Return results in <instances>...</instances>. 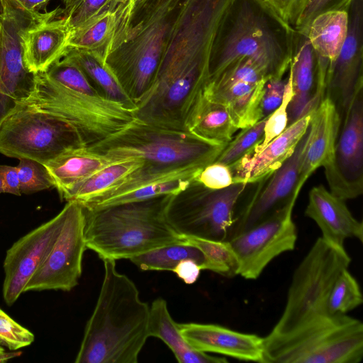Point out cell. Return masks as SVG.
Wrapping results in <instances>:
<instances>
[{
    "mask_svg": "<svg viewBox=\"0 0 363 363\" xmlns=\"http://www.w3.org/2000/svg\"><path fill=\"white\" fill-rule=\"evenodd\" d=\"M201 268L192 259H184L179 262L173 272L186 284L196 282L199 277Z\"/></svg>",
    "mask_w": 363,
    "mask_h": 363,
    "instance_id": "ee69618b",
    "label": "cell"
},
{
    "mask_svg": "<svg viewBox=\"0 0 363 363\" xmlns=\"http://www.w3.org/2000/svg\"><path fill=\"white\" fill-rule=\"evenodd\" d=\"M362 294L357 281L347 269H344L331 289L328 300V313L347 314L362 305Z\"/></svg>",
    "mask_w": 363,
    "mask_h": 363,
    "instance_id": "1f68e13d",
    "label": "cell"
},
{
    "mask_svg": "<svg viewBox=\"0 0 363 363\" xmlns=\"http://www.w3.org/2000/svg\"><path fill=\"white\" fill-rule=\"evenodd\" d=\"M4 193V187L1 179L0 178V194Z\"/></svg>",
    "mask_w": 363,
    "mask_h": 363,
    "instance_id": "c3c4849f",
    "label": "cell"
},
{
    "mask_svg": "<svg viewBox=\"0 0 363 363\" xmlns=\"http://www.w3.org/2000/svg\"><path fill=\"white\" fill-rule=\"evenodd\" d=\"M305 215L319 227L321 237L334 245L344 247L347 238L363 241L362 223L353 216L344 200L323 185L310 190Z\"/></svg>",
    "mask_w": 363,
    "mask_h": 363,
    "instance_id": "7402d4cb",
    "label": "cell"
},
{
    "mask_svg": "<svg viewBox=\"0 0 363 363\" xmlns=\"http://www.w3.org/2000/svg\"><path fill=\"white\" fill-rule=\"evenodd\" d=\"M182 240L199 248L208 262V270L226 277L238 275V261L229 241H218L181 235Z\"/></svg>",
    "mask_w": 363,
    "mask_h": 363,
    "instance_id": "4dcf8cb0",
    "label": "cell"
},
{
    "mask_svg": "<svg viewBox=\"0 0 363 363\" xmlns=\"http://www.w3.org/2000/svg\"><path fill=\"white\" fill-rule=\"evenodd\" d=\"M121 105L73 91L45 72L0 124V153L45 164L69 149L89 147L123 128Z\"/></svg>",
    "mask_w": 363,
    "mask_h": 363,
    "instance_id": "6da1fadb",
    "label": "cell"
},
{
    "mask_svg": "<svg viewBox=\"0 0 363 363\" xmlns=\"http://www.w3.org/2000/svg\"><path fill=\"white\" fill-rule=\"evenodd\" d=\"M21 352H6L5 350L0 346V363L6 362L8 360L21 355Z\"/></svg>",
    "mask_w": 363,
    "mask_h": 363,
    "instance_id": "bcb514c9",
    "label": "cell"
},
{
    "mask_svg": "<svg viewBox=\"0 0 363 363\" xmlns=\"http://www.w3.org/2000/svg\"><path fill=\"white\" fill-rule=\"evenodd\" d=\"M210 189H221L233 184V178L228 165L213 162L204 167L195 179Z\"/></svg>",
    "mask_w": 363,
    "mask_h": 363,
    "instance_id": "ab89813d",
    "label": "cell"
},
{
    "mask_svg": "<svg viewBox=\"0 0 363 363\" xmlns=\"http://www.w3.org/2000/svg\"><path fill=\"white\" fill-rule=\"evenodd\" d=\"M124 0H62L65 18L70 30L89 18L107 10L114 9Z\"/></svg>",
    "mask_w": 363,
    "mask_h": 363,
    "instance_id": "e575fe53",
    "label": "cell"
},
{
    "mask_svg": "<svg viewBox=\"0 0 363 363\" xmlns=\"http://www.w3.org/2000/svg\"><path fill=\"white\" fill-rule=\"evenodd\" d=\"M113 162L84 146L66 150L43 164L63 200L74 186Z\"/></svg>",
    "mask_w": 363,
    "mask_h": 363,
    "instance_id": "cb8c5ba5",
    "label": "cell"
},
{
    "mask_svg": "<svg viewBox=\"0 0 363 363\" xmlns=\"http://www.w3.org/2000/svg\"><path fill=\"white\" fill-rule=\"evenodd\" d=\"M1 18L0 14V52H1Z\"/></svg>",
    "mask_w": 363,
    "mask_h": 363,
    "instance_id": "7dc6e473",
    "label": "cell"
},
{
    "mask_svg": "<svg viewBox=\"0 0 363 363\" xmlns=\"http://www.w3.org/2000/svg\"><path fill=\"white\" fill-rule=\"evenodd\" d=\"M187 259L195 261L201 269L208 270V262L203 252L182 238L179 242L133 257L130 260L142 270L172 272L179 262Z\"/></svg>",
    "mask_w": 363,
    "mask_h": 363,
    "instance_id": "f546056e",
    "label": "cell"
},
{
    "mask_svg": "<svg viewBox=\"0 0 363 363\" xmlns=\"http://www.w3.org/2000/svg\"><path fill=\"white\" fill-rule=\"evenodd\" d=\"M350 262L345 247L318 238L295 269L282 315L269 335L288 333L328 314L327 305L331 289Z\"/></svg>",
    "mask_w": 363,
    "mask_h": 363,
    "instance_id": "ba28073f",
    "label": "cell"
},
{
    "mask_svg": "<svg viewBox=\"0 0 363 363\" xmlns=\"http://www.w3.org/2000/svg\"><path fill=\"white\" fill-rule=\"evenodd\" d=\"M148 335L162 340L180 363H223L225 357H217L192 348L182 337L178 323L172 318L167 301L156 298L150 306Z\"/></svg>",
    "mask_w": 363,
    "mask_h": 363,
    "instance_id": "d4e9b609",
    "label": "cell"
},
{
    "mask_svg": "<svg viewBox=\"0 0 363 363\" xmlns=\"http://www.w3.org/2000/svg\"><path fill=\"white\" fill-rule=\"evenodd\" d=\"M294 206H286L229 240L238 261V275L256 279L275 257L294 249L297 240L292 220Z\"/></svg>",
    "mask_w": 363,
    "mask_h": 363,
    "instance_id": "8fae6325",
    "label": "cell"
},
{
    "mask_svg": "<svg viewBox=\"0 0 363 363\" xmlns=\"http://www.w3.org/2000/svg\"><path fill=\"white\" fill-rule=\"evenodd\" d=\"M188 0H124L104 62L137 104L151 88Z\"/></svg>",
    "mask_w": 363,
    "mask_h": 363,
    "instance_id": "7a4b0ae2",
    "label": "cell"
},
{
    "mask_svg": "<svg viewBox=\"0 0 363 363\" xmlns=\"http://www.w3.org/2000/svg\"><path fill=\"white\" fill-rule=\"evenodd\" d=\"M65 207L66 216L60 232L48 255L27 283L24 292L69 291L79 283L86 249L84 207L76 201H67Z\"/></svg>",
    "mask_w": 363,
    "mask_h": 363,
    "instance_id": "30bf717a",
    "label": "cell"
},
{
    "mask_svg": "<svg viewBox=\"0 0 363 363\" xmlns=\"http://www.w3.org/2000/svg\"><path fill=\"white\" fill-rule=\"evenodd\" d=\"M291 27L305 0H262Z\"/></svg>",
    "mask_w": 363,
    "mask_h": 363,
    "instance_id": "b9f144b4",
    "label": "cell"
},
{
    "mask_svg": "<svg viewBox=\"0 0 363 363\" xmlns=\"http://www.w3.org/2000/svg\"><path fill=\"white\" fill-rule=\"evenodd\" d=\"M57 7L48 18L28 29L23 35V61L31 73L46 72L66 55L71 30Z\"/></svg>",
    "mask_w": 363,
    "mask_h": 363,
    "instance_id": "44dd1931",
    "label": "cell"
},
{
    "mask_svg": "<svg viewBox=\"0 0 363 363\" xmlns=\"http://www.w3.org/2000/svg\"><path fill=\"white\" fill-rule=\"evenodd\" d=\"M171 195L92 209L84 206L86 249L102 260L116 261L181 241L166 218Z\"/></svg>",
    "mask_w": 363,
    "mask_h": 363,
    "instance_id": "5b68a950",
    "label": "cell"
},
{
    "mask_svg": "<svg viewBox=\"0 0 363 363\" xmlns=\"http://www.w3.org/2000/svg\"><path fill=\"white\" fill-rule=\"evenodd\" d=\"M267 118V117L264 118L255 124L241 129L225 145L215 161L230 165L242 157L261 142Z\"/></svg>",
    "mask_w": 363,
    "mask_h": 363,
    "instance_id": "836d02e7",
    "label": "cell"
},
{
    "mask_svg": "<svg viewBox=\"0 0 363 363\" xmlns=\"http://www.w3.org/2000/svg\"><path fill=\"white\" fill-rule=\"evenodd\" d=\"M257 67L249 59L234 62L210 78L203 94L224 105L241 130L262 119L261 100L264 83Z\"/></svg>",
    "mask_w": 363,
    "mask_h": 363,
    "instance_id": "4fadbf2b",
    "label": "cell"
},
{
    "mask_svg": "<svg viewBox=\"0 0 363 363\" xmlns=\"http://www.w3.org/2000/svg\"><path fill=\"white\" fill-rule=\"evenodd\" d=\"M45 73L53 80L73 91L102 98L82 69L65 57L52 65Z\"/></svg>",
    "mask_w": 363,
    "mask_h": 363,
    "instance_id": "d6a6232c",
    "label": "cell"
},
{
    "mask_svg": "<svg viewBox=\"0 0 363 363\" xmlns=\"http://www.w3.org/2000/svg\"><path fill=\"white\" fill-rule=\"evenodd\" d=\"M225 146L206 143L184 130L165 128L135 118L92 145L91 150L113 161L137 159L164 168L214 162Z\"/></svg>",
    "mask_w": 363,
    "mask_h": 363,
    "instance_id": "8992f818",
    "label": "cell"
},
{
    "mask_svg": "<svg viewBox=\"0 0 363 363\" xmlns=\"http://www.w3.org/2000/svg\"><path fill=\"white\" fill-rule=\"evenodd\" d=\"M0 178L4 187V193L21 196L20 182L16 167L0 165Z\"/></svg>",
    "mask_w": 363,
    "mask_h": 363,
    "instance_id": "7bdbcfd3",
    "label": "cell"
},
{
    "mask_svg": "<svg viewBox=\"0 0 363 363\" xmlns=\"http://www.w3.org/2000/svg\"><path fill=\"white\" fill-rule=\"evenodd\" d=\"M143 164L141 160L137 159L111 162L74 186L63 200L83 203L111 189Z\"/></svg>",
    "mask_w": 363,
    "mask_h": 363,
    "instance_id": "83f0119b",
    "label": "cell"
},
{
    "mask_svg": "<svg viewBox=\"0 0 363 363\" xmlns=\"http://www.w3.org/2000/svg\"><path fill=\"white\" fill-rule=\"evenodd\" d=\"M307 138L308 129L292 155L267 179L266 185L258 187L244 204L235 208L228 241L286 206L295 205L298 198L295 190Z\"/></svg>",
    "mask_w": 363,
    "mask_h": 363,
    "instance_id": "5bb4252c",
    "label": "cell"
},
{
    "mask_svg": "<svg viewBox=\"0 0 363 363\" xmlns=\"http://www.w3.org/2000/svg\"><path fill=\"white\" fill-rule=\"evenodd\" d=\"M104 274L76 363H137L148 335L150 306L134 282L104 259Z\"/></svg>",
    "mask_w": 363,
    "mask_h": 363,
    "instance_id": "3957f363",
    "label": "cell"
},
{
    "mask_svg": "<svg viewBox=\"0 0 363 363\" xmlns=\"http://www.w3.org/2000/svg\"><path fill=\"white\" fill-rule=\"evenodd\" d=\"M21 7L30 11L45 9L50 0H15Z\"/></svg>",
    "mask_w": 363,
    "mask_h": 363,
    "instance_id": "f6af8a7d",
    "label": "cell"
},
{
    "mask_svg": "<svg viewBox=\"0 0 363 363\" xmlns=\"http://www.w3.org/2000/svg\"><path fill=\"white\" fill-rule=\"evenodd\" d=\"M178 326L184 339L198 351L264 363V340L257 335L215 324L189 323Z\"/></svg>",
    "mask_w": 363,
    "mask_h": 363,
    "instance_id": "ffe728a7",
    "label": "cell"
},
{
    "mask_svg": "<svg viewBox=\"0 0 363 363\" xmlns=\"http://www.w3.org/2000/svg\"><path fill=\"white\" fill-rule=\"evenodd\" d=\"M247 186L233 183L215 190L194 179L171 195L166 208L167 220L180 235L228 241L234 210Z\"/></svg>",
    "mask_w": 363,
    "mask_h": 363,
    "instance_id": "9c48e42d",
    "label": "cell"
},
{
    "mask_svg": "<svg viewBox=\"0 0 363 363\" xmlns=\"http://www.w3.org/2000/svg\"><path fill=\"white\" fill-rule=\"evenodd\" d=\"M263 340L264 363H359L363 357V324L347 314L323 315Z\"/></svg>",
    "mask_w": 363,
    "mask_h": 363,
    "instance_id": "52a82bcc",
    "label": "cell"
},
{
    "mask_svg": "<svg viewBox=\"0 0 363 363\" xmlns=\"http://www.w3.org/2000/svg\"><path fill=\"white\" fill-rule=\"evenodd\" d=\"M344 115L333 160L324 169L330 191L345 201L363 192V87Z\"/></svg>",
    "mask_w": 363,
    "mask_h": 363,
    "instance_id": "7c38bea8",
    "label": "cell"
},
{
    "mask_svg": "<svg viewBox=\"0 0 363 363\" xmlns=\"http://www.w3.org/2000/svg\"><path fill=\"white\" fill-rule=\"evenodd\" d=\"M294 32L262 0H232L212 43L209 79L242 58L254 61L267 79L283 77L289 68Z\"/></svg>",
    "mask_w": 363,
    "mask_h": 363,
    "instance_id": "277c9868",
    "label": "cell"
},
{
    "mask_svg": "<svg viewBox=\"0 0 363 363\" xmlns=\"http://www.w3.org/2000/svg\"><path fill=\"white\" fill-rule=\"evenodd\" d=\"M352 0H305L292 25L294 29L306 31L318 15L335 10H349Z\"/></svg>",
    "mask_w": 363,
    "mask_h": 363,
    "instance_id": "f35d334b",
    "label": "cell"
},
{
    "mask_svg": "<svg viewBox=\"0 0 363 363\" xmlns=\"http://www.w3.org/2000/svg\"><path fill=\"white\" fill-rule=\"evenodd\" d=\"M34 334L16 322L0 308V343L11 351L30 345Z\"/></svg>",
    "mask_w": 363,
    "mask_h": 363,
    "instance_id": "74e56055",
    "label": "cell"
},
{
    "mask_svg": "<svg viewBox=\"0 0 363 363\" xmlns=\"http://www.w3.org/2000/svg\"><path fill=\"white\" fill-rule=\"evenodd\" d=\"M16 166L21 194H30L54 187L45 166L34 160L22 158Z\"/></svg>",
    "mask_w": 363,
    "mask_h": 363,
    "instance_id": "d590c367",
    "label": "cell"
},
{
    "mask_svg": "<svg viewBox=\"0 0 363 363\" xmlns=\"http://www.w3.org/2000/svg\"><path fill=\"white\" fill-rule=\"evenodd\" d=\"M293 96L291 77L289 72L281 104L267 117L264 135L261 142L253 147L250 152L261 150L269 141L282 133L288 125L287 108Z\"/></svg>",
    "mask_w": 363,
    "mask_h": 363,
    "instance_id": "8d00e7d4",
    "label": "cell"
},
{
    "mask_svg": "<svg viewBox=\"0 0 363 363\" xmlns=\"http://www.w3.org/2000/svg\"><path fill=\"white\" fill-rule=\"evenodd\" d=\"M286 79L272 77L264 85L261 100L262 118L268 117L281 103L284 97Z\"/></svg>",
    "mask_w": 363,
    "mask_h": 363,
    "instance_id": "60d3db41",
    "label": "cell"
},
{
    "mask_svg": "<svg viewBox=\"0 0 363 363\" xmlns=\"http://www.w3.org/2000/svg\"><path fill=\"white\" fill-rule=\"evenodd\" d=\"M312 113L289 125L279 135L258 152H247L228 165L233 183L253 184L269 177L294 153L307 131Z\"/></svg>",
    "mask_w": 363,
    "mask_h": 363,
    "instance_id": "ac0fdd59",
    "label": "cell"
},
{
    "mask_svg": "<svg viewBox=\"0 0 363 363\" xmlns=\"http://www.w3.org/2000/svg\"><path fill=\"white\" fill-rule=\"evenodd\" d=\"M66 216L64 208L54 218L31 230L7 250L4 261L3 298L13 305L40 266L62 227Z\"/></svg>",
    "mask_w": 363,
    "mask_h": 363,
    "instance_id": "9a60e30c",
    "label": "cell"
},
{
    "mask_svg": "<svg viewBox=\"0 0 363 363\" xmlns=\"http://www.w3.org/2000/svg\"><path fill=\"white\" fill-rule=\"evenodd\" d=\"M64 57L82 69L101 97L134 112L135 104L128 96L113 73L98 55L69 48Z\"/></svg>",
    "mask_w": 363,
    "mask_h": 363,
    "instance_id": "484cf974",
    "label": "cell"
},
{
    "mask_svg": "<svg viewBox=\"0 0 363 363\" xmlns=\"http://www.w3.org/2000/svg\"><path fill=\"white\" fill-rule=\"evenodd\" d=\"M341 122L336 104L326 95L312 112L295 190L296 196L318 168L325 167L331 163Z\"/></svg>",
    "mask_w": 363,
    "mask_h": 363,
    "instance_id": "d6986e66",
    "label": "cell"
},
{
    "mask_svg": "<svg viewBox=\"0 0 363 363\" xmlns=\"http://www.w3.org/2000/svg\"><path fill=\"white\" fill-rule=\"evenodd\" d=\"M348 11L335 10L320 13L312 20L306 30L318 55L330 63V70L347 36Z\"/></svg>",
    "mask_w": 363,
    "mask_h": 363,
    "instance_id": "4316f807",
    "label": "cell"
},
{
    "mask_svg": "<svg viewBox=\"0 0 363 363\" xmlns=\"http://www.w3.org/2000/svg\"><path fill=\"white\" fill-rule=\"evenodd\" d=\"M184 129L199 139L216 146H225L239 129L228 108L200 92L184 124Z\"/></svg>",
    "mask_w": 363,
    "mask_h": 363,
    "instance_id": "603a6c76",
    "label": "cell"
},
{
    "mask_svg": "<svg viewBox=\"0 0 363 363\" xmlns=\"http://www.w3.org/2000/svg\"><path fill=\"white\" fill-rule=\"evenodd\" d=\"M348 14L347 36L330 68L326 92L343 113L363 87V0H352Z\"/></svg>",
    "mask_w": 363,
    "mask_h": 363,
    "instance_id": "e0dca14e",
    "label": "cell"
},
{
    "mask_svg": "<svg viewBox=\"0 0 363 363\" xmlns=\"http://www.w3.org/2000/svg\"><path fill=\"white\" fill-rule=\"evenodd\" d=\"M289 69L293 96L287 108V126L312 113L327 92L329 64L315 50L306 31L295 30Z\"/></svg>",
    "mask_w": 363,
    "mask_h": 363,
    "instance_id": "2e32d148",
    "label": "cell"
},
{
    "mask_svg": "<svg viewBox=\"0 0 363 363\" xmlns=\"http://www.w3.org/2000/svg\"><path fill=\"white\" fill-rule=\"evenodd\" d=\"M130 1H132V2H134V1H136L138 0H130Z\"/></svg>",
    "mask_w": 363,
    "mask_h": 363,
    "instance_id": "681fc988",
    "label": "cell"
},
{
    "mask_svg": "<svg viewBox=\"0 0 363 363\" xmlns=\"http://www.w3.org/2000/svg\"><path fill=\"white\" fill-rule=\"evenodd\" d=\"M117 19V6L104 11L71 30L68 48L87 50L105 60Z\"/></svg>",
    "mask_w": 363,
    "mask_h": 363,
    "instance_id": "f1b7e54d",
    "label": "cell"
}]
</instances>
